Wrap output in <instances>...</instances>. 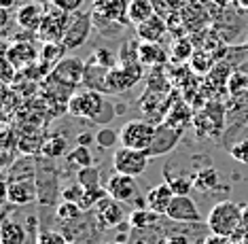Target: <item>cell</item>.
<instances>
[{
	"mask_svg": "<svg viewBox=\"0 0 248 244\" xmlns=\"http://www.w3.org/2000/svg\"><path fill=\"white\" fill-rule=\"evenodd\" d=\"M242 217H244V206H240V204L231 200H221L214 204L210 212H208L206 228L210 234L231 236L242 225Z\"/></svg>",
	"mask_w": 248,
	"mask_h": 244,
	"instance_id": "obj_1",
	"label": "cell"
},
{
	"mask_svg": "<svg viewBox=\"0 0 248 244\" xmlns=\"http://www.w3.org/2000/svg\"><path fill=\"white\" fill-rule=\"evenodd\" d=\"M157 126L149 119H132L119 130V143L121 146H129V149L138 151H149L153 145Z\"/></svg>",
	"mask_w": 248,
	"mask_h": 244,
	"instance_id": "obj_2",
	"label": "cell"
},
{
	"mask_svg": "<svg viewBox=\"0 0 248 244\" xmlns=\"http://www.w3.org/2000/svg\"><path fill=\"white\" fill-rule=\"evenodd\" d=\"M106 94L102 92H95V89H78V92L72 96L70 102H68V109L66 113L72 117H81V119H87V121H95L98 115L102 113L104 104H106Z\"/></svg>",
	"mask_w": 248,
	"mask_h": 244,
	"instance_id": "obj_3",
	"label": "cell"
},
{
	"mask_svg": "<svg viewBox=\"0 0 248 244\" xmlns=\"http://www.w3.org/2000/svg\"><path fill=\"white\" fill-rule=\"evenodd\" d=\"M142 64H117L106 72V94H125L142 81Z\"/></svg>",
	"mask_w": 248,
	"mask_h": 244,
	"instance_id": "obj_4",
	"label": "cell"
},
{
	"mask_svg": "<svg viewBox=\"0 0 248 244\" xmlns=\"http://www.w3.org/2000/svg\"><path fill=\"white\" fill-rule=\"evenodd\" d=\"M93 28V13L89 11H75L70 13V21H68V30L64 34V41L62 45L66 47V51H77L81 49L83 45L89 41V34H92Z\"/></svg>",
	"mask_w": 248,
	"mask_h": 244,
	"instance_id": "obj_5",
	"label": "cell"
},
{
	"mask_svg": "<svg viewBox=\"0 0 248 244\" xmlns=\"http://www.w3.org/2000/svg\"><path fill=\"white\" fill-rule=\"evenodd\" d=\"M151 155L146 151L129 149V146H119L112 153V168L115 172L129 174V177H140L149 166Z\"/></svg>",
	"mask_w": 248,
	"mask_h": 244,
	"instance_id": "obj_6",
	"label": "cell"
},
{
	"mask_svg": "<svg viewBox=\"0 0 248 244\" xmlns=\"http://www.w3.org/2000/svg\"><path fill=\"white\" fill-rule=\"evenodd\" d=\"M68 21H70V13H66V11H62L51 4V9H47L43 24L36 32L38 41L41 43H62L66 30H68Z\"/></svg>",
	"mask_w": 248,
	"mask_h": 244,
	"instance_id": "obj_7",
	"label": "cell"
},
{
	"mask_svg": "<svg viewBox=\"0 0 248 244\" xmlns=\"http://www.w3.org/2000/svg\"><path fill=\"white\" fill-rule=\"evenodd\" d=\"M49 75H51L55 81L68 85L70 89L78 92V87L85 85V62H81L78 58H75V55H66Z\"/></svg>",
	"mask_w": 248,
	"mask_h": 244,
	"instance_id": "obj_8",
	"label": "cell"
},
{
	"mask_svg": "<svg viewBox=\"0 0 248 244\" xmlns=\"http://www.w3.org/2000/svg\"><path fill=\"white\" fill-rule=\"evenodd\" d=\"M36 191L38 202L45 206H53L58 200V170L53 166H45L43 160H36Z\"/></svg>",
	"mask_w": 248,
	"mask_h": 244,
	"instance_id": "obj_9",
	"label": "cell"
},
{
	"mask_svg": "<svg viewBox=\"0 0 248 244\" xmlns=\"http://www.w3.org/2000/svg\"><path fill=\"white\" fill-rule=\"evenodd\" d=\"M106 191H108L112 200L121 204H136V200H144V197L138 195L136 177H129V174H121V172H115L106 180Z\"/></svg>",
	"mask_w": 248,
	"mask_h": 244,
	"instance_id": "obj_10",
	"label": "cell"
},
{
	"mask_svg": "<svg viewBox=\"0 0 248 244\" xmlns=\"http://www.w3.org/2000/svg\"><path fill=\"white\" fill-rule=\"evenodd\" d=\"M166 217L174 221V223H187V225H202V221H204L200 211H197L195 202L191 200V195H174Z\"/></svg>",
	"mask_w": 248,
	"mask_h": 244,
	"instance_id": "obj_11",
	"label": "cell"
},
{
	"mask_svg": "<svg viewBox=\"0 0 248 244\" xmlns=\"http://www.w3.org/2000/svg\"><path fill=\"white\" fill-rule=\"evenodd\" d=\"M92 212H95V221L100 223L102 229L119 228L123 221H125V211H123L121 202L112 200L110 195H106L102 202H98V206H95Z\"/></svg>",
	"mask_w": 248,
	"mask_h": 244,
	"instance_id": "obj_12",
	"label": "cell"
},
{
	"mask_svg": "<svg viewBox=\"0 0 248 244\" xmlns=\"http://www.w3.org/2000/svg\"><path fill=\"white\" fill-rule=\"evenodd\" d=\"M4 58L15 66V70H26V68L34 66L41 60V49H36L34 43H30V41H15L7 49Z\"/></svg>",
	"mask_w": 248,
	"mask_h": 244,
	"instance_id": "obj_13",
	"label": "cell"
},
{
	"mask_svg": "<svg viewBox=\"0 0 248 244\" xmlns=\"http://www.w3.org/2000/svg\"><path fill=\"white\" fill-rule=\"evenodd\" d=\"M180 136H183V130H180V128H174L168 121L157 123V132H155L153 145H151V149L146 153H149L151 157L166 155V153H170L174 146H176V143L180 140Z\"/></svg>",
	"mask_w": 248,
	"mask_h": 244,
	"instance_id": "obj_14",
	"label": "cell"
},
{
	"mask_svg": "<svg viewBox=\"0 0 248 244\" xmlns=\"http://www.w3.org/2000/svg\"><path fill=\"white\" fill-rule=\"evenodd\" d=\"M4 195H7V202L15 204V206H26V204L36 202V180H9Z\"/></svg>",
	"mask_w": 248,
	"mask_h": 244,
	"instance_id": "obj_15",
	"label": "cell"
},
{
	"mask_svg": "<svg viewBox=\"0 0 248 244\" xmlns=\"http://www.w3.org/2000/svg\"><path fill=\"white\" fill-rule=\"evenodd\" d=\"M45 13H47V9H45L43 4L26 2V4H21L17 9V13H15V24H17L21 30L36 34L38 28L43 24V19H45Z\"/></svg>",
	"mask_w": 248,
	"mask_h": 244,
	"instance_id": "obj_16",
	"label": "cell"
},
{
	"mask_svg": "<svg viewBox=\"0 0 248 244\" xmlns=\"http://www.w3.org/2000/svg\"><path fill=\"white\" fill-rule=\"evenodd\" d=\"M166 34H168V21L163 19L161 13H155L153 17H149L146 21L136 26L138 41H144V43H161Z\"/></svg>",
	"mask_w": 248,
	"mask_h": 244,
	"instance_id": "obj_17",
	"label": "cell"
},
{
	"mask_svg": "<svg viewBox=\"0 0 248 244\" xmlns=\"http://www.w3.org/2000/svg\"><path fill=\"white\" fill-rule=\"evenodd\" d=\"M138 60L142 66L151 68H163L170 60V51L163 47L161 43H144L140 41L138 45Z\"/></svg>",
	"mask_w": 248,
	"mask_h": 244,
	"instance_id": "obj_18",
	"label": "cell"
},
{
	"mask_svg": "<svg viewBox=\"0 0 248 244\" xmlns=\"http://www.w3.org/2000/svg\"><path fill=\"white\" fill-rule=\"evenodd\" d=\"M127 4L129 0H93L92 11L106 19L119 21V24H129L127 19Z\"/></svg>",
	"mask_w": 248,
	"mask_h": 244,
	"instance_id": "obj_19",
	"label": "cell"
},
{
	"mask_svg": "<svg viewBox=\"0 0 248 244\" xmlns=\"http://www.w3.org/2000/svg\"><path fill=\"white\" fill-rule=\"evenodd\" d=\"M144 197H146V208L155 211L157 214H166L172 200H174V191L170 189L168 183H159V185L151 187Z\"/></svg>",
	"mask_w": 248,
	"mask_h": 244,
	"instance_id": "obj_20",
	"label": "cell"
},
{
	"mask_svg": "<svg viewBox=\"0 0 248 244\" xmlns=\"http://www.w3.org/2000/svg\"><path fill=\"white\" fill-rule=\"evenodd\" d=\"M166 234L159 225L155 228H129L125 236V244H163Z\"/></svg>",
	"mask_w": 248,
	"mask_h": 244,
	"instance_id": "obj_21",
	"label": "cell"
},
{
	"mask_svg": "<svg viewBox=\"0 0 248 244\" xmlns=\"http://www.w3.org/2000/svg\"><path fill=\"white\" fill-rule=\"evenodd\" d=\"M68 138H66L64 134L60 132H51L47 134V138H45V145H43V157H47V160H60V157H66L68 155Z\"/></svg>",
	"mask_w": 248,
	"mask_h": 244,
	"instance_id": "obj_22",
	"label": "cell"
},
{
	"mask_svg": "<svg viewBox=\"0 0 248 244\" xmlns=\"http://www.w3.org/2000/svg\"><path fill=\"white\" fill-rule=\"evenodd\" d=\"M45 138L47 134L43 130H28L17 138V149L24 153V155H36V153H43V145H45Z\"/></svg>",
	"mask_w": 248,
	"mask_h": 244,
	"instance_id": "obj_23",
	"label": "cell"
},
{
	"mask_svg": "<svg viewBox=\"0 0 248 244\" xmlns=\"http://www.w3.org/2000/svg\"><path fill=\"white\" fill-rule=\"evenodd\" d=\"M157 13L153 0H129L127 4V19L132 26H140L142 21H146L149 17H153Z\"/></svg>",
	"mask_w": 248,
	"mask_h": 244,
	"instance_id": "obj_24",
	"label": "cell"
},
{
	"mask_svg": "<svg viewBox=\"0 0 248 244\" xmlns=\"http://www.w3.org/2000/svg\"><path fill=\"white\" fill-rule=\"evenodd\" d=\"M28 234H30V231H28L19 221L4 219L2 228H0V242L2 244H26Z\"/></svg>",
	"mask_w": 248,
	"mask_h": 244,
	"instance_id": "obj_25",
	"label": "cell"
},
{
	"mask_svg": "<svg viewBox=\"0 0 248 244\" xmlns=\"http://www.w3.org/2000/svg\"><path fill=\"white\" fill-rule=\"evenodd\" d=\"M66 53H68V51H66V47L62 43H43L41 60H38V62H41V64L47 68L49 72H51L53 68L66 58Z\"/></svg>",
	"mask_w": 248,
	"mask_h": 244,
	"instance_id": "obj_26",
	"label": "cell"
},
{
	"mask_svg": "<svg viewBox=\"0 0 248 244\" xmlns=\"http://www.w3.org/2000/svg\"><path fill=\"white\" fill-rule=\"evenodd\" d=\"M161 217H166V214H157L151 208H134L127 217V223L129 228H155V225H159Z\"/></svg>",
	"mask_w": 248,
	"mask_h": 244,
	"instance_id": "obj_27",
	"label": "cell"
},
{
	"mask_svg": "<svg viewBox=\"0 0 248 244\" xmlns=\"http://www.w3.org/2000/svg\"><path fill=\"white\" fill-rule=\"evenodd\" d=\"M193 187L200 191H212L221 187V177L214 168H204V170H197L193 174Z\"/></svg>",
	"mask_w": 248,
	"mask_h": 244,
	"instance_id": "obj_28",
	"label": "cell"
},
{
	"mask_svg": "<svg viewBox=\"0 0 248 244\" xmlns=\"http://www.w3.org/2000/svg\"><path fill=\"white\" fill-rule=\"evenodd\" d=\"M163 121H168L174 128L185 130V126L191 121V106H187V102H176V104H170V111Z\"/></svg>",
	"mask_w": 248,
	"mask_h": 244,
	"instance_id": "obj_29",
	"label": "cell"
},
{
	"mask_svg": "<svg viewBox=\"0 0 248 244\" xmlns=\"http://www.w3.org/2000/svg\"><path fill=\"white\" fill-rule=\"evenodd\" d=\"M83 208L81 204L77 202H70V200H64L62 204L55 206V219L62 221V223H70V221H77L78 217H83Z\"/></svg>",
	"mask_w": 248,
	"mask_h": 244,
	"instance_id": "obj_30",
	"label": "cell"
},
{
	"mask_svg": "<svg viewBox=\"0 0 248 244\" xmlns=\"http://www.w3.org/2000/svg\"><path fill=\"white\" fill-rule=\"evenodd\" d=\"M108 195V191H106V187H87L85 191H83V197H81V208L85 212H89V211H93L95 206H98V202H102L104 197Z\"/></svg>",
	"mask_w": 248,
	"mask_h": 244,
	"instance_id": "obj_31",
	"label": "cell"
},
{
	"mask_svg": "<svg viewBox=\"0 0 248 244\" xmlns=\"http://www.w3.org/2000/svg\"><path fill=\"white\" fill-rule=\"evenodd\" d=\"M214 58L210 55V51L204 49V51H195L193 55H191V70L197 72V75H208V72L214 68Z\"/></svg>",
	"mask_w": 248,
	"mask_h": 244,
	"instance_id": "obj_32",
	"label": "cell"
},
{
	"mask_svg": "<svg viewBox=\"0 0 248 244\" xmlns=\"http://www.w3.org/2000/svg\"><path fill=\"white\" fill-rule=\"evenodd\" d=\"M92 13H93V11H92ZM123 26H125V24H119V21L106 19V17L98 15V13H93V28H95V30H98L100 34H104V36H108V38L119 36L121 30H123Z\"/></svg>",
	"mask_w": 248,
	"mask_h": 244,
	"instance_id": "obj_33",
	"label": "cell"
},
{
	"mask_svg": "<svg viewBox=\"0 0 248 244\" xmlns=\"http://www.w3.org/2000/svg\"><path fill=\"white\" fill-rule=\"evenodd\" d=\"M193 43L187 41V36H178L174 45L170 47V58L174 62H187L191 60V55H193Z\"/></svg>",
	"mask_w": 248,
	"mask_h": 244,
	"instance_id": "obj_34",
	"label": "cell"
},
{
	"mask_svg": "<svg viewBox=\"0 0 248 244\" xmlns=\"http://www.w3.org/2000/svg\"><path fill=\"white\" fill-rule=\"evenodd\" d=\"M66 160H68V163H70L72 168L81 170V168L92 166L93 157H92V151H89V146H81V145H78L77 149H72L68 155H66Z\"/></svg>",
	"mask_w": 248,
	"mask_h": 244,
	"instance_id": "obj_35",
	"label": "cell"
},
{
	"mask_svg": "<svg viewBox=\"0 0 248 244\" xmlns=\"http://www.w3.org/2000/svg\"><path fill=\"white\" fill-rule=\"evenodd\" d=\"M89 62H93V64L102 66V68H115L117 64H119V53H115V51L106 49V47H98L92 53V58H89Z\"/></svg>",
	"mask_w": 248,
	"mask_h": 244,
	"instance_id": "obj_36",
	"label": "cell"
},
{
	"mask_svg": "<svg viewBox=\"0 0 248 244\" xmlns=\"http://www.w3.org/2000/svg\"><path fill=\"white\" fill-rule=\"evenodd\" d=\"M166 183L170 185L174 195H189V191L193 189V179L189 177H170V174H166Z\"/></svg>",
	"mask_w": 248,
	"mask_h": 244,
	"instance_id": "obj_37",
	"label": "cell"
},
{
	"mask_svg": "<svg viewBox=\"0 0 248 244\" xmlns=\"http://www.w3.org/2000/svg\"><path fill=\"white\" fill-rule=\"evenodd\" d=\"M77 183H81L83 187H100V170L95 166H87L81 168L77 172Z\"/></svg>",
	"mask_w": 248,
	"mask_h": 244,
	"instance_id": "obj_38",
	"label": "cell"
},
{
	"mask_svg": "<svg viewBox=\"0 0 248 244\" xmlns=\"http://www.w3.org/2000/svg\"><path fill=\"white\" fill-rule=\"evenodd\" d=\"M95 143L100 145V149H112V146L119 143V132L110 130L108 126L100 128V132H95Z\"/></svg>",
	"mask_w": 248,
	"mask_h": 244,
	"instance_id": "obj_39",
	"label": "cell"
},
{
	"mask_svg": "<svg viewBox=\"0 0 248 244\" xmlns=\"http://www.w3.org/2000/svg\"><path fill=\"white\" fill-rule=\"evenodd\" d=\"M68 238H66L64 231H55V229H38L36 234V244H66Z\"/></svg>",
	"mask_w": 248,
	"mask_h": 244,
	"instance_id": "obj_40",
	"label": "cell"
},
{
	"mask_svg": "<svg viewBox=\"0 0 248 244\" xmlns=\"http://www.w3.org/2000/svg\"><path fill=\"white\" fill-rule=\"evenodd\" d=\"M229 153H231V157H233V160H238L240 163L248 166V138L240 140L238 145H233V146L229 149Z\"/></svg>",
	"mask_w": 248,
	"mask_h": 244,
	"instance_id": "obj_41",
	"label": "cell"
},
{
	"mask_svg": "<svg viewBox=\"0 0 248 244\" xmlns=\"http://www.w3.org/2000/svg\"><path fill=\"white\" fill-rule=\"evenodd\" d=\"M115 115H117V106L112 104L110 100H106V104H104V109H102V113L98 115V119H95V126H108V123L115 119Z\"/></svg>",
	"mask_w": 248,
	"mask_h": 244,
	"instance_id": "obj_42",
	"label": "cell"
},
{
	"mask_svg": "<svg viewBox=\"0 0 248 244\" xmlns=\"http://www.w3.org/2000/svg\"><path fill=\"white\" fill-rule=\"evenodd\" d=\"M83 191H85V187H83L81 183H75L70 187H66V189H62V200H70V202H81L83 197Z\"/></svg>",
	"mask_w": 248,
	"mask_h": 244,
	"instance_id": "obj_43",
	"label": "cell"
},
{
	"mask_svg": "<svg viewBox=\"0 0 248 244\" xmlns=\"http://www.w3.org/2000/svg\"><path fill=\"white\" fill-rule=\"evenodd\" d=\"M83 2H85V0H51L53 7L66 11V13H75V11H81Z\"/></svg>",
	"mask_w": 248,
	"mask_h": 244,
	"instance_id": "obj_44",
	"label": "cell"
},
{
	"mask_svg": "<svg viewBox=\"0 0 248 244\" xmlns=\"http://www.w3.org/2000/svg\"><path fill=\"white\" fill-rule=\"evenodd\" d=\"M204 244H231L229 236H218V234H210L204 238Z\"/></svg>",
	"mask_w": 248,
	"mask_h": 244,
	"instance_id": "obj_45",
	"label": "cell"
},
{
	"mask_svg": "<svg viewBox=\"0 0 248 244\" xmlns=\"http://www.w3.org/2000/svg\"><path fill=\"white\" fill-rule=\"evenodd\" d=\"M163 244H191V242L185 234H170V236H166V242Z\"/></svg>",
	"mask_w": 248,
	"mask_h": 244,
	"instance_id": "obj_46",
	"label": "cell"
},
{
	"mask_svg": "<svg viewBox=\"0 0 248 244\" xmlns=\"http://www.w3.org/2000/svg\"><path fill=\"white\" fill-rule=\"evenodd\" d=\"M77 143L81 145V146H89L92 143H95V134H89V132H83V134H78Z\"/></svg>",
	"mask_w": 248,
	"mask_h": 244,
	"instance_id": "obj_47",
	"label": "cell"
},
{
	"mask_svg": "<svg viewBox=\"0 0 248 244\" xmlns=\"http://www.w3.org/2000/svg\"><path fill=\"white\" fill-rule=\"evenodd\" d=\"M242 228L248 231V206H244V217H242Z\"/></svg>",
	"mask_w": 248,
	"mask_h": 244,
	"instance_id": "obj_48",
	"label": "cell"
},
{
	"mask_svg": "<svg viewBox=\"0 0 248 244\" xmlns=\"http://www.w3.org/2000/svg\"><path fill=\"white\" fill-rule=\"evenodd\" d=\"M233 4H238L240 9H244V11H248V0H233Z\"/></svg>",
	"mask_w": 248,
	"mask_h": 244,
	"instance_id": "obj_49",
	"label": "cell"
},
{
	"mask_svg": "<svg viewBox=\"0 0 248 244\" xmlns=\"http://www.w3.org/2000/svg\"><path fill=\"white\" fill-rule=\"evenodd\" d=\"M212 2L221 4V7H227V4H229V2H233V0H212Z\"/></svg>",
	"mask_w": 248,
	"mask_h": 244,
	"instance_id": "obj_50",
	"label": "cell"
},
{
	"mask_svg": "<svg viewBox=\"0 0 248 244\" xmlns=\"http://www.w3.org/2000/svg\"><path fill=\"white\" fill-rule=\"evenodd\" d=\"M66 244H87V242H81V240H68Z\"/></svg>",
	"mask_w": 248,
	"mask_h": 244,
	"instance_id": "obj_51",
	"label": "cell"
},
{
	"mask_svg": "<svg viewBox=\"0 0 248 244\" xmlns=\"http://www.w3.org/2000/svg\"><path fill=\"white\" fill-rule=\"evenodd\" d=\"M9 4H11V0H4V7H9Z\"/></svg>",
	"mask_w": 248,
	"mask_h": 244,
	"instance_id": "obj_52",
	"label": "cell"
}]
</instances>
